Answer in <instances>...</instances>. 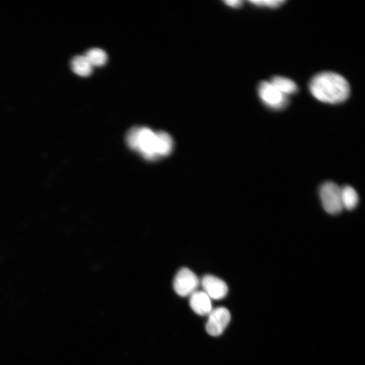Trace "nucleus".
Segmentation results:
<instances>
[{
  "mask_svg": "<svg viewBox=\"0 0 365 365\" xmlns=\"http://www.w3.org/2000/svg\"><path fill=\"white\" fill-rule=\"evenodd\" d=\"M126 142L131 149L149 161L167 156L174 147L173 138L166 132H156L142 126L130 128L126 133Z\"/></svg>",
  "mask_w": 365,
  "mask_h": 365,
  "instance_id": "1",
  "label": "nucleus"
},
{
  "mask_svg": "<svg viewBox=\"0 0 365 365\" xmlns=\"http://www.w3.org/2000/svg\"><path fill=\"white\" fill-rule=\"evenodd\" d=\"M311 94L318 100L329 104L345 101L350 94L347 81L341 75L331 71L317 74L309 84Z\"/></svg>",
  "mask_w": 365,
  "mask_h": 365,
  "instance_id": "2",
  "label": "nucleus"
},
{
  "mask_svg": "<svg viewBox=\"0 0 365 365\" xmlns=\"http://www.w3.org/2000/svg\"><path fill=\"white\" fill-rule=\"evenodd\" d=\"M319 196L322 206L328 213L336 215L343 210L341 188L336 183L330 181L323 183L319 189Z\"/></svg>",
  "mask_w": 365,
  "mask_h": 365,
  "instance_id": "3",
  "label": "nucleus"
},
{
  "mask_svg": "<svg viewBox=\"0 0 365 365\" xmlns=\"http://www.w3.org/2000/svg\"><path fill=\"white\" fill-rule=\"evenodd\" d=\"M258 91L261 101L272 110H282L288 105V96L280 92L270 81L261 82Z\"/></svg>",
  "mask_w": 365,
  "mask_h": 365,
  "instance_id": "4",
  "label": "nucleus"
},
{
  "mask_svg": "<svg viewBox=\"0 0 365 365\" xmlns=\"http://www.w3.org/2000/svg\"><path fill=\"white\" fill-rule=\"evenodd\" d=\"M199 283L198 278L193 271L187 268H182L175 275L173 286L177 295L186 297L197 290Z\"/></svg>",
  "mask_w": 365,
  "mask_h": 365,
  "instance_id": "5",
  "label": "nucleus"
},
{
  "mask_svg": "<svg viewBox=\"0 0 365 365\" xmlns=\"http://www.w3.org/2000/svg\"><path fill=\"white\" fill-rule=\"evenodd\" d=\"M208 315L205 327L207 333L214 337L220 336L230 321L231 314L229 311L226 308L219 307L212 309Z\"/></svg>",
  "mask_w": 365,
  "mask_h": 365,
  "instance_id": "6",
  "label": "nucleus"
},
{
  "mask_svg": "<svg viewBox=\"0 0 365 365\" xmlns=\"http://www.w3.org/2000/svg\"><path fill=\"white\" fill-rule=\"evenodd\" d=\"M203 291L214 300H221L227 294L228 288L227 284L221 279L212 275H205L200 282Z\"/></svg>",
  "mask_w": 365,
  "mask_h": 365,
  "instance_id": "7",
  "label": "nucleus"
},
{
  "mask_svg": "<svg viewBox=\"0 0 365 365\" xmlns=\"http://www.w3.org/2000/svg\"><path fill=\"white\" fill-rule=\"evenodd\" d=\"M190 305L197 314L208 315L212 310L210 298L204 291L196 290L190 295Z\"/></svg>",
  "mask_w": 365,
  "mask_h": 365,
  "instance_id": "8",
  "label": "nucleus"
},
{
  "mask_svg": "<svg viewBox=\"0 0 365 365\" xmlns=\"http://www.w3.org/2000/svg\"><path fill=\"white\" fill-rule=\"evenodd\" d=\"M70 66L75 74L83 77L89 76L93 67L84 55L74 56L70 60Z\"/></svg>",
  "mask_w": 365,
  "mask_h": 365,
  "instance_id": "9",
  "label": "nucleus"
},
{
  "mask_svg": "<svg viewBox=\"0 0 365 365\" xmlns=\"http://www.w3.org/2000/svg\"><path fill=\"white\" fill-rule=\"evenodd\" d=\"M270 83L283 94L288 96L297 93L298 88L291 80L282 76H275Z\"/></svg>",
  "mask_w": 365,
  "mask_h": 365,
  "instance_id": "10",
  "label": "nucleus"
},
{
  "mask_svg": "<svg viewBox=\"0 0 365 365\" xmlns=\"http://www.w3.org/2000/svg\"><path fill=\"white\" fill-rule=\"evenodd\" d=\"M341 196L344 208L351 210L354 209L358 203L359 198L355 190L349 185L341 188Z\"/></svg>",
  "mask_w": 365,
  "mask_h": 365,
  "instance_id": "11",
  "label": "nucleus"
},
{
  "mask_svg": "<svg viewBox=\"0 0 365 365\" xmlns=\"http://www.w3.org/2000/svg\"><path fill=\"white\" fill-rule=\"evenodd\" d=\"M84 56L93 67L104 65L107 60L105 52L98 48L89 49L85 52Z\"/></svg>",
  "mask_w": 365,
  "mask_h": 365,
  "instance_id": "12",
  "label": "nucleus"
},
{
  "mask_svg": "<svg viewBox=\"0 0 365 365\" xmlns=\"http://www.w3.org/2000/svg\"><path fill=\"white\" fill-rule=\"evenodd\" d=\"M253 5L259 7H264L270 8H275L283 5L285 1L283 0H260L249 1Z\"/></svg>",
  "mask_w": 365,
  "mask_h": 365,
  "instance_id": "13",
  "label": "nucleus"
},
{
  "mask_svg": "<svg viewBox=\"0 0 365 365\" xmlns=\"http://www.w3.org/2000/svg\"><path fill=\"white\" fill-rule=\"evenodd\" d=\"M225 3L227 5L234 8H238L242 5V1L238 0L226 1H225Z\"/></svg>",
  "mask_w": 365,
  "mask_h": 365,
  "instance_id": "14",
  "label": "nucleus"
}]
</instances>
